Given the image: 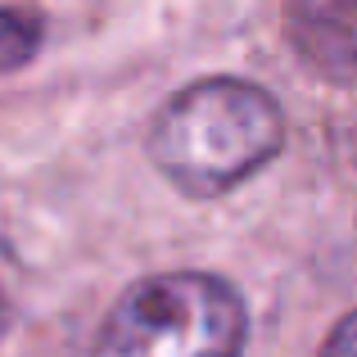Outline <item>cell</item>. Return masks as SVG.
<instances>
[{"label":"cell","mask_w":357,"mask_h":357,"mask_svg":"<svg viewBox=\"0 0 357 357\" xmlns=\"http://www.w3.org/2000/svg\"><path fill=\"white\" fill-rule=\"evenodd\" d=\"M149 163L190 199H218L285 149V109L249 77H199L172 91L149 122Z\"/></svg>","instance_id":"obj_1"},{"label":"cell","mask_w":357,"mask_h":357,"mask_svg":"<svg viewBox=\"0 0 357 357\" xmlns=\"http://www.w3.org/2000/svg\"><path fill=\"white\" fill-rule=\"evenodd\" d=\"M249 344L244 294L218 271H154L118 294L91 357H240Z\"/></svg>","instance_id":"obj_2"},{"label":"cell","mask_w":357,"mask_h":357,"mask_svg":"<svg viewBox=\"0 0 357 357\" xmlns=\"http://www.w3.org/2000/svg\"><path fill=\"white\" fill-rule=\"evenodd\" d=\"M294 54L335 86H357V0H285Z\"/></svg>","instance_id":"obj_3"},{"label":"cell","mask_w":357,"mask_h":357,"mask_svg":"<svg viewBox=\"0 0 357 357\" xmlns=\"http://www.w3.org/2000/svg\"><path fill=\"white\" fill-rule=\"evenodd\" d=\"M45 18L27 5H0V73H18L41 54Z\"/></svg>","instance_id":"obj_4"},{"label":"cell","mask_w":357,"mask_h":357,"mask_svg":"<svg viewBox=\"0 0 357 357\" xmlns=\"http://www.w3.org/2000/svg\"><path fill=\"white\" fill-rule=\"evenodd\" d=\"M317 357H357V307L344 312L340 321L331 326V335H326V344L317 349Z\"/></svg>","instance_id":"obj_5"},{"label":"cell","mask_w":357,"mask_h":357,"mask_svg":"<svg viewBox=\"0 0 357 357\" xmlns=\"http://www.w3.org/2000/svg\"><path fill=\"white\" fill-rule=\"evenodd\" d=\"M14 253H9V244H0V335L9 331V321H14V285H9V276H14Z\"/></svg>","instance_id":"obj_6"}]
</instances>
